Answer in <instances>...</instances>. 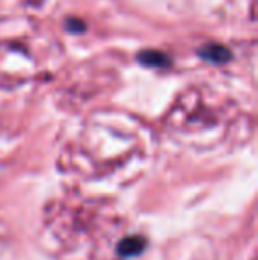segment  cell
<instances>
[{"label":"cell","instance_id":"6da1fadb","mask_svg":"<svg viewBox=\"0 0 258 260\" xmlns=\"http://www.w3.org/2000/svg\"><path fill=\"white\" fill-rule=\"evenodd\" d=\"M200 57H203L205 60L214 62V64H225V62L230 60V52H228L225 46L217 45V43H209L203 48H200Z\"/></svg>","mask_w":258,"mask_h":260},{"label":"cell","instance_id":"7a4b0ae2","mask_svg":"<svg viewBox=\"0 0 258 260\" xmlns=\"http://www.w3.org/2000/svg\"><path fill=\"white\" fill-rule=\"evenodd\" d=\"M145 248V241L143 237L140 236H133V237H128L124 239L121 244H119V255L121 257H136L143 251Z\"/></svg>","mask_w":258,"mask_h":260},{"label":"cell","instance_id":"3957f363","mask_svg":"<svg viewBox=\"0 0 258 260\" xmlns=\"http://www.w3.org/2000/svg\"><path fill=\"white\" fill-rule=\"evenodd\" d=\"M138 60L145 66H151V68H168L170 66V58L163 52H154V50L141 52L138 55Z\"/></svg>","mask_w":258,"mask_h":260}]
</instances>
